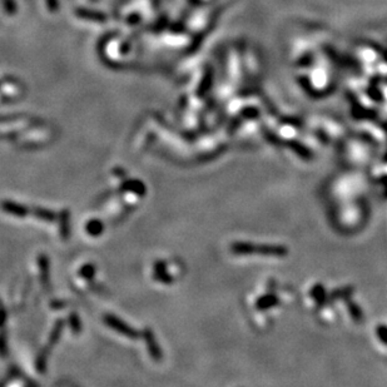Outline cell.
Segmentation results:
<instances>
[{
  "label": "cell",
  "mask_w": 387,
  "mask_h": 387,
  "mask_svg": "<svg viewBox=\"0 0 387 387\" xmlns=\"http://www.w3.org/2000/svg\"><path fill=\"white\" fill-rule=\"evenodd\" d=\"M104 322H106L111 329L117 331L118 333L123 334L126 337L128 338L138 337V332L135 331V330H133L132 327L129 325H127L126 322H123L120 318L113 316V314H106V316H104Z\"/></svg>",
  "instance_id": "1"
},
{
  "label": "cell",
  "mask_w": 387,
  "mask_h": 387,
  "mask_svg": "<svg viewBox=\"0 0 387 387\" xmlns=\"http://www.w3.org/2000/svg\"><path fill=\"white\" fill-rule=\"evenodd\" d=\"M1 208H3L4 212L6 213L12 214V216H15V217L23 218L25 217L28 213H29V209L23 204H19L17 202H13V201H4L1 203Z\"/></svg>",
  "instance_id": "2"
},
{
  "label": "cell",
  "mask_w": 387,
  "mask_h": 387,
  "mask_svg": "<svg viewBox=\"0 0 387 387\" xmlns=\"http://www.w3.org/2000/svg\"><path fill=\"white\" fill-rule=\"evenodd\" d=\"M124 191L132 192V193L138 194V196H143L146 193V187L141 181H135V179H128L122 185Z\"/></svg>",
  "instance_id": "3"
},
{
  "label": "cell",
  "mask_w": 387,
  "mask_h": 387,
  "mask_svg": "<svg viewBox=\"0 0 387 387\" xmlns=\"http://www.w3.org/2000/svg\"><path fill=\"white\" fill-rule=\"evenodd\" d=\"M143 336H144V338H146V341H147L148 349H149V352H150V355H152V357L156 358V360H159V358H161V351H159V349L157 347L156 340H154V336H153L152 332H150L149 330H146L143 333Z\"/></svg>",
  "instance_id": "4"
},
{
  "label": "cell",
  "mask_w": 387,
  "mask_h": 387,
  "mask_svg": "<svg viewBox=\"0 0 387 387\" xmlns=\"http://www.w3.org/2000/svg\"><path fill=\"white\" fill-rule=\"evenodd\" d=\"M39 266H40V276H41V283L49 287V259L45 256H40L39 257Z\"/></svg>",
  "instance_id": "5"
},
{
  "label": "cell",
  "mask_w": 387,
  "mask_h": 387,
  "mask_svg": "<svg viewBox=\"0 0 387 387\" xmlns=\"http://www.w3.org/2000/svg\"><path fill=\"white\" fill-rule=\"evenodd\" d=\"M103 229H104V224L99 220L89 221L87 223V226H85V231L88 232L91 236H93V237H97V236L102 235Z\"/></svg>",
  "instance_id": "6"
},
{
  "label": "cell",
  "mask_w": 387,
  "mask_h": 387,
  "mask_svg": "<svg viewBox=\"0 0 387 387\" xmlns=\"http://www.w3.org/2000/svg\"><path fill=\"white\" fill-rule=\"evenodd\" d=\"M60 235H62L63 240L69 238L71 235V227H69V212L63 211L60 213Z\"/></svg>",
  "instance_id": "7"
},
{
  "label": "cell",
  "mask_w": 387,
  "mask_h": 387,
  "mask_svg": "<svg viewBox=\"0 0 387 387\" xmlns=\"http://www.w3.org/2000/svg\"><path fill=\"white\" fill-rule=\"evenodd\" d=\"M33 214H34V217L36 218L45 221V222H53V221L56 220V214L54 213L53 211H49V209L36 208L33 211Z\"/></svg>",
  "instance_id": "8"
},
{
  "label": "cell",
  "mask_w": 387,
  "mask_h": 387,
  "mask_svg": "<svg viewBox=\"0 0 387 387\" xmlns=\"http://www.w3.org/2000/svg\"><path fill=\"white\" fill-rule=\"evenodd\" d=\"M63 327H64V322H63V321H58V322L55 323L53 331H52V333H50L49 345L47 346L48 349H50V347L53 346V345H55V343L58 342L59 338H60V334H62Z\"/></svg>",
  "instance_id": "9"
},
{
  "label": "cell",
  "mask_w": 387,
  "mask_h": 387,
  "mask_svg": "<svg viewBox=\"0 0 387 387\" xmlns=\"http://www.w3.org/2000/svg\"><path fill=\"white\" fill-rule=\"evenodd\" d=\"M80 276L85 279H92L95 275V268H94L93 264H84L82 268H80Z\"/></svg>",
  "instance_id": "10"
},
{
  "label": "cell",
  "mask_w": 387,
  "mask_h": 387,
  "mask_svg": "<svg viewBox=\"0 0 387 387\" xmlns=\"http://www.w3.org/2000/svg\"><path fill=\"white\" fill-rule=\"evenodd\" d=\"M69 323H71V327L73 330L74 333H78L82 330V325H80L79 317L76 316L75 313H72L71 317H69Z\"/></svg>",
  "instance_id": "11"
}]
</instances>
